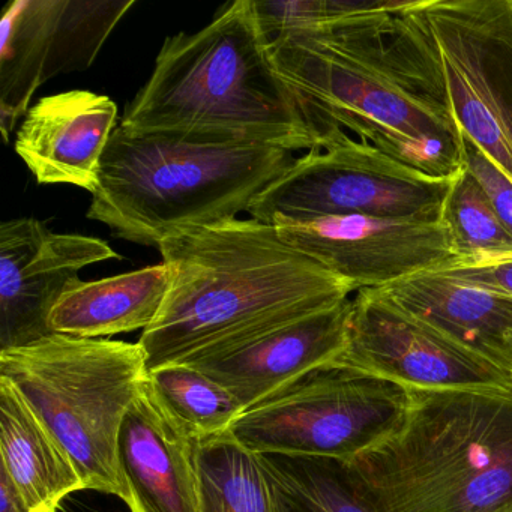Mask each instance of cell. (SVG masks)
<instances>
[{
	"mask_svg": "<svg viewBox=\"0 0 512 512\" xmlns=\"http://www.w3.org/2000/svg\"><path fill=\"white\" fill-rule=\"evenodd\" d=\"M335 364L407 391L512 386L508 373L461 349L371 289L359 290L352 299L347 346Z\"/></svg>",
	"mask_w": 512,
	"mask_h": 512,
	"instance_id": "8fae6325",
	"label": "cell"
},
{
	"mask_svg": "<svg viewBox=\"0 0 512 512\" xmlns=\"http://www.w3.org/2000/svg\"><path fill=\"white\" fill-rule=\"evenodd\" d=\"M0 512H35L4 469H0Z\"/></svg>",
	"mask_w": 512,
	"mask_h": 512,
	"instance_id": "4316f807",
	"label": "cell"
},
{
	"mask_svg": "<svg viewBox=\"0 0 512 512\" xmlns=\"http://www.w3.org/2000/svg\"><path fill=\"white\" fill-rule=\"evenodd\" d=\"M121 127L289 152L328 148L349 136L284 79L253 0H236L199 32L166 38Z\"/></svg>",
	"mask_w": 512,
	"mask_h": 512,
	"instance_id": "6da1fadb",
	"label": "cell"
},
{
	"mask_svg": "<svg viewBox=\"0 0 512 512\" xmlns=\"http://www.w3.org/2000/svg\"><path fill=\"white\" fill-rule=\"evenodd\" d=\"M397 13L349 14L284 32L271 41L275 64L305 101L359 142L425 175L455 178L464 169L460 130L398 53Z\"/></svg>",
	"mask_w": 512,
	"mask_h": 512,
	"instance_id": "3957f363",
	"label": "cell"
},
{
	"mask_svg": "<svg viewBox=\"0 0 512 512\" xmlns=\"http://www.w3.org/2000/svg\"><path fill=\"white\" fill-rule=\"evenodd\" d=\"M158 248L170 286L157 319L140 335L148 371L193 361L355 292L256 218L181 233Z\"/></svg>",
	"mask_w": 512,
	"mask_h": 512,
	"instance_id": "7a4b0ae2",
	"label": "cell"
},
{
	"mask_svg": "<svg viewBox=\"0 0 512 512\" xmlns=\"http://www.w3.org/2000/svg\"><path fill=\"white\" fill-rule=\"evenodd\" d=\"M271 224L290 247L347 281L355 292L380 289L424 272L446 271L460 263L440 220L298 221L275 215Z\"/></svg>",
	"mask_w": 512,
	"mask_h": 512,
	"instance_id": "7c38bea8",
	"label": "cell"
},
{
	"mask_svg": "<svg viewBox=\"0 0 512 512\" xmlns=\"http://www.w3.org/2000/svg\"><path fill=\"white\" fill-rule=\"evenodd\" d=\"M511 377H512V371H511Z\"/></svg>",
	"mask_w": 512,
	"mask_h": 512,
	"instance_id": "83f0119b",
	"label": "cell"
},
{
	"mask_svg": "<svg viewBox=\"0 0 512 512\" xmlns=\"http://www.w3.org/2000/svg\"><path fill=\"white\" fill-rule=\"evenodd\" d=\"M134 0H14L2 17L0 128L10 142L35 92L61 74L86 71Z\"/></svg>",
	"mask_w": 512,
	"mask_h": 512,
	"instance_id": "30bf717a",
	"label": "cell"
},
{
	"mask_svg": "<svg viewBox=\"0 0 512 512\" xmlns=\"http://www.w3.org/2000/svg\"><path fill=\"white\" fill-rule=\"evenodd\" d=\"M371 290L511 376L512 296L446 272H424Z\"/></svg>",
	"mask_w": 512,
	"mask_h": 512,
	"instance_id": "e0dca14e",
	"label": "cell"
},
{
	"mask_svg": "<svg viewBox=\"0 0 512 512\" xmlns=\"http://www.w3.org/2000/svg\"><path fill=\"white\" fill-rule=\"evenodd\" d=\"M170 271L166 263L97 281H71L49 317L53 334L80 338L148 329L166 301Z\"/></svg>",
	"mask_w": 512,
	"mask_h": 512,
	"instance_id": "ac0fdd59",
	"label": "cell"
},
{
	"mask_svg": "<svg viewBox=\"0 0 512 512\" xmlns=\"http://www.w3.org/2000/svg\"><path fill=\"white\" fill-rule=\"evenodd\" d=\"M392 38L422 89L512 181V0H409Z\"/></svg>",
	"mask_w": 512,
	"mask_h": 512,
	"instance_id": "52a82bcc",
	"label": "cell"
},
{
	"mask_svg": "<svg viewBox=\"0 0 512 512\" xmlns=\"http://www.w3.org/2000/svg\"><path fill=\"white\" fill-rule=\"evenodd\" d=\"M463 140L464 170L475 179L487 202L512 235V181L467 137Z\"/></svg>",
	"mask_w": 512,
	"mask_h": 512,
	"instance_id": "cb8c5ba5",
	"label": "cell"
},
{
	"mask_svg": "<svg viewBox=\"0 0 512 512\" xmlns=\"http://www.w3.org/2000/svg\"><path fill=\"white\" fill-rule=\"evenodd\" d=\"M280 512H374L341 461L259 454Z\"/></svg>",
	"mask_w": 512,
	"mask_h": 512,
	"instance_id": "7402d4cb",
	"label": "cell"
},
{
	"mask_svg": "<svg viewBox=\"0 0 512 512\" xmlns=\"http://www.w3.org/2000/svg\"><path fill=\"white\" fill-rule=\"evenodd\" d=\"M0 455V469L35 512H58L71 493L86 490L70 455L5 377H0Z\"/></svg>",
	"mask_w": 512,
	"mask_h": 512,
	"instance_id": "d6986e66",
	"label": "cell"
},
{
	"mask_svg": "<svg viewBox=\"0 0 512 512\" xmlns=\"http://www.w3.org/2000/svg\"><path fill=\"white\" fill-rule=\"evenodd\" d=\"M197 443L167 415L146 377L118 437L131 512H200Z\"/></svg>",
	"mask_w": 512,
	"mask_h": 512,
	"instance_id": "9a60e30c",
	"label": "cell"
},
{
	"mask_svg": "<svg viewBox=\"0 0 512 512\" xmlns=\"http://www.w3.org/2000/svg\"><path fill=\"white\" fill-rule=\"evenodd\" d=\"M454 178H433L347 136L296 158L248 208L251 218L439 221Z\"/></svg>",
	"mask_w": 512,
	"mask_h": 512,
	"instance_id": "9c48e42d",
	"label": "cell"
},
{
	"mask_svg": "<svg viewBox=\"0 0 512 512\" xmlns=\"http://www.w3.org/2000/svg\"><path fill=\"white\" fill-rule=\"evenodd\" d=\"M446 274L512 296V260L491 266L446 269Z\"/></svg>",
	"mask_w": 512,
	"mask_h": 512,
	"instance_id": "484cf974",
	"label": "cell"
},
{
	"mask_svg": "<svg viewBox=\"0 0 512 512\" xmlns=\"http://www.w3.org/2000/svg\"><path fill=\"white\" fill-rule=\"evenodd\" d=\"M268 146H217L118 127L86 217L116 238L160 247L172 236L235 220L295 163Z\"/></svg>",
	"mask_w": 512,
	"mask_h": 512,
	"instance_id": "5b68a950",
	"label": "cell"
},
{
	"mask_svg": "<svg viewBox=\"0 0 512 512\" xmlns=\"http://www.w3.org/2000/svg\"><path fill=\"white\" fill-rule=\"evenodd\" d=\"M407 404L406 388L334 362L245 410L230 434L256 454L350 463L398 427Z\"/></svg>",
	"mask_w": 512,
	"mask_h": 512,
	"instance_id": "ba28073f",
	"label": "cell"
},
{
	"mask_svg": "<svg viewBox=\"0 0 512 512\" xmlns=\"http://www.w3.org/2000/svg\"><path fill=\"white\" fill-rule=\"evenodd\" d=\"M148 383L167 415L196 442L227 433L245 412L232 392L190 365L155 368Z\"/></svg>",
	"mask_w": 512,
	"mask_h": 512,
	"instance_id": "44dd1931",
	"label": "cell"
},
{
	"mask_svg": "<svg viewBox=\"0 0 512 512\" xmlns=\"http://www.w3.org/2000/svg\"><path fill=\"white\" fill-rule=\"evenodd\" d=\"M440 223L445 226L460 260L455 268L511 262V232L497 217L475 179L464 169L452 181Z\"/></svg>",
	"mask_w": 512,
	"mask_h": 512,
	"instance_id": "603a6c76",
	"label": "cell"
},
{
	"mask_svg": "<svg viewBox=\"0 0 512 512\" xmlns=\"http://www.w3.org/2000/svg\"><path fill=\"white\" fill-rule=\"evenodd\" d=\"M344 466L374 512L511 509L512 386L409 391L398 427Z\"/></svg>",
	"mask_w": 512,
	"mask_h": 512,
	"instance_id": "277c9868",
	"label": "cell"
},
{
	"mask_svg": "<svg viewBox=\"0 0 512 512\" xmlns=\"http://www.w3.org/2000/svg\"><path fill=\"white\" fill-rule=\"evenodd\" d=\"M257 20L269 40L284 32L311 28L328 20L326 0H296V2H265L253 0Z\"/></svg>",
	"mask_w": 512,
	"mask_h": 512,
	"instance_id": "d4e9b609",
	"label": "cell"
},
{
	"mask_svg": "<svg viewBox=\"0 0 512 512\" xmlns=\"http://www.w3.org/2000/svg\"><path fill=\"white\" fill-rule=\"evenodd\" d=\"M116 121L118 106L106 95L70 91L44 97L26 113L16 152L38 184L74 185L94 194Z\"/></svg>",
	"mask_w": 512,
	"mask_h": 512,
	"instance_id": "2e32d148",
	"label": "cell"
},
{
	"mask_svg": "<svg viewBox=\"0 0 512 512\" xmlns=\"http://www.w3.org/2000/svg\"><path fill=\"white\" fill-rule=\"evenodd\" d=\"M200 512H280L262 458L227 433L196 449Z\"/></svg>",
	"mask_w": 512,
	"mask_h": 512,
	"instance_id": "ffe728a7",
	"label": "cell"
},
{
	"mask_svg": "<svg viewBox=\"0 0 512 512\" xmlns=\"http://www.w3.org/2000/svg\"><path fill=\"white\" fill-rule=\"evenodd\" d=\"M110 259L121 256L92 236L55 233L35 218L0 224V350L53 334L50 313L71 281Z\"/></svg>",
	"mask_w": 512,
	"mask_h": 512,
	"instance_id": "4fadbf2b",
	"label": "cell"
},
{
	"mask_svg": "<svg viewBox=\"0 0 512 512\" xmlns=\"http://www.w3.org/2000/svg\"><path fill=\"white\" fill-rule=\"evenodd\" d=\"M352 299L200 356L184 365L208 374L245 410L325 365L347 346Z\"/></svg>",
	"mask_w": 512,
	"mask_h": 512,
	"instance_id": "5bb4252c",
	"label": "cell"
},
{
	"mask_svg": "<svg viewBox=\"0 0 512 512\" xmlns=\"http://www.w3.org/2000/svg\"><path fill=\"white\" fill-rule=\"evenodd\" d=\"M0 377L13 383L70 455L86 490L128 502L118 437L148 377L139 343L50 334L0 350Z\"/></svg>",
	"mask_w": 512,
	"mask_h": 512,
	"instance_id": "8992f818",
	"label": "cell"
}]
</instances>
